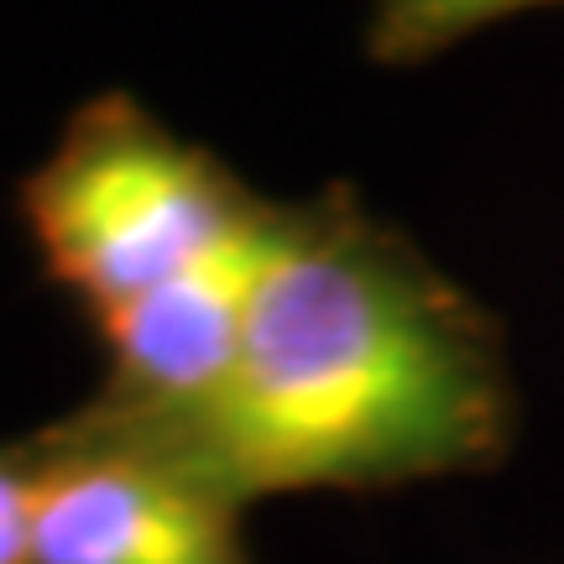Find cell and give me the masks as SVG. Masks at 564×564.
I'll use <instances>...</instances> for the list:
<instances>
[{
	"label": "cell",
	"mask_w": 564,
	"mask_h": 564,
	"mask_svg": "<svg viewBox=\"0 0 564 564\" xmlns=\"http://www.w3.org/2000/svg\"><path fill=\"white\" fill-rule=\"evenodd\" d=\"M507 329L350 183L278 199L220 392L147 429L246 507L481 476L518 444Z\"/></svg>",
	"instance_id": "1"
},
{
	"label": "cell",
	"mask_w": 564,
	"mask_h": 564,
	"mask_svg": "<svg viewBox=\"0 0 564 564\" xmlns=\"http://www.w3.org/2000/svg\"><path fill=\"white\" fill-rule=\"evenodd\" d=\"M26 444L32 564H257L241 497L95 398Z\"/></svg>",
	"instance_id": "3"
},
{
	"label": "cell",
	"mask_w": 564,
	"mask_h": 564,
	"mask_svg": "<svg viewBox=\"0 0 564 564\" xmlns=\"http://www.w3.org/2000/svg\"><path fill=\"white\" fill-rule=\"evenodd\" d=\"M272 204L220 152L178 137L126 89L84 100L53 152L17 183V220L42 282L89 329L246 272L262 251Z\"/></svg>",
	"instance_id": "2"
},
{
	"label": "cell",
	"mask_w": 564,
	"mask_h": 564,
	"mask_svg": "<svg viewBox=\"0 0 564 564\" xmlns=\"http://www.w3.org/2000/svg\"><path fill=\"white\" fill-rule=\"evenodd\" d=\"M523 11H564V0H371L366 58L382 68H413Z\"/></svg>",
	"instance_id": "4"
},
{
	"label": "cell",
	"mask_w": 564,
	"mask_h": 564,
	"mask_svg": "<svg viewBox=\"0 0 564 564\" xmlns=\"http://www.w3.org/2000/svg\"><path fill=\"white\" fill-rule=\"evenodd\" d=\"M32 444H0V564H32Z\"/></svg>",
	"instance_id": "5"
}]
</instances>
